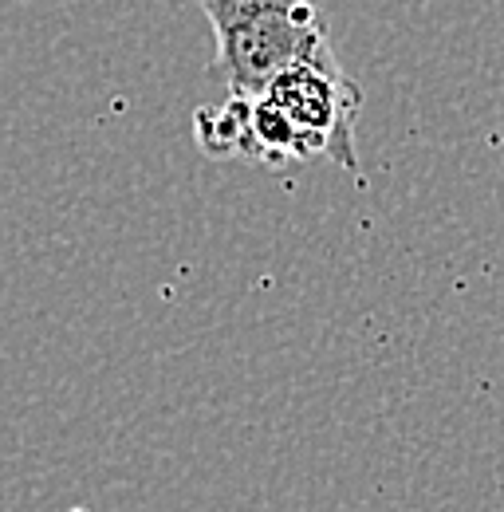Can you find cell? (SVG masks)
Returning a JSON list of instances; mask_svg holds the SVG:
<instances>
[{"mask_svg": "<svg viewBox=\"0 0 504 512\" xmlns=\"http://www.w3.org/2000/svg\"><path fill=\"white\" fill-rule=\"evenodd\" d=\"M217 40L209 79L229 95H256L276 71L335 56L315 0H193Z\"/></svg>", "mask_w": 504, "mask_h": 512, "instance_id": "6da1fadb", "label": "cell"}, {"mask_svg": "<svg viewBox=\"0 0 504 512\" xmlns=\"http://www.w3.org/2000/svg\"><path fill=\"white\" fill-rule=\"evenodd\" d=\"M71 512H91V509H71Z\"/></svg>", "mask_w": 504, "mask_h": 512, "instance_id": "3957f363", "label": "cell"}, {"mask_svg": "<svg viewBox=\"0 0 504 512\" xmlns=\"http://www.w3.org/2000/svg\"><path fill=\"white\" fill-rule=\"evenodd\" d=\"M256 95H264L296 130L304 158H327L343 170H359L355 150V119L363 107L359 83L339 67V56L327 60H300L276 71Z\"/></svg>", "mask_w": 504, "mask_h": 512, "instance_id": "7a4b0ae2", "label": "cell"}]
</instances>
